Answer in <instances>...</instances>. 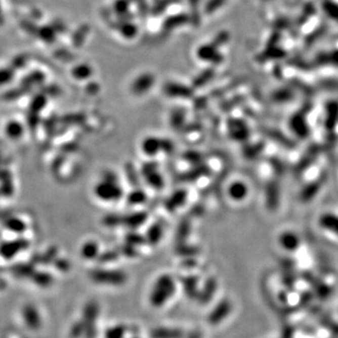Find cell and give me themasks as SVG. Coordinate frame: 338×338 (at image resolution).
Listing matches in <instances>:
<instances>
[{"mask_svg":"<svg viewBox=\"0 0 338 338\" xmlns=\"http://www.w3.org/2000/svg\"><path fill=\"white\" fill-rule=\"evenodd\" d=\"M22 317H23L25 324L28 329L36 331L40 328L41 319H40L39 311L32 305H28L24 307L23 312H22Z\"/></svg>","mask_w":338,"mask_h":338,"instance_id":"3","label":"cell"},{"mask_svg":"<svg viewBox=\"0 0 338 338\" xmlns=\"http://www.w3.org/2000/svg\"><path fill=\"white\" fill-rule=\"evenodd\" d=\"M174 281L169 275H162L157 279L151 291L150 300L155 306H161L172 295L174 291Z\"/></svg>","mask_w":338,"mask_h":338,"instance_id":"2","label":"cell"},{"mask_svg":"<svg viewBox=\"0 0 338 338\" xmlns=\"http://www.w3.org/2000/svg\"><path fill=\"white\" fill-rule=\"evenodd\" d=\"M93 277L97 282L107 284H119L125 279L123 273L120 272H110L104 270H98L97 272L93 273Z\"/></svg>","mask_w":338,"mask_h":338,"instance_id":"4","label":"cell"},{"mask_svg":"<svg viewBox=\"0 0 338 338\" xmlns=\"http://www.w3.org/2000/svg\"><path fill=\"white\" fill-rule=\"evenodd\" d=\"M280 243L286 250L293 251L298 246L299 240L296 235L291 232H286L280 236Z\"/></svg>","mask_w":338,"mask_h":338,"instance_id":"7","label":"cell"},{"mask_svg":"<svg viewBox=\"0 0 338 338\" xmlns=\"http://www.w3.org/2000/svg\"><path fill=\"white\" fill-rule=\"evenodd\" d=\"M247 186L243 182H234L229 186V189H228L229 196L236 201H240V200L244 199L247 195Z\"/></svg>","mask_w":338,"mask_h":338,"instance_id":"6","label":"cell"},{"mask_svg":"<svg viewBox=\"0 0 338 338\" xmlns=\"http://www.w3.org/2000/svg\"><path fill=\"white\" fill-rule=\"evenodd\" d=\"M95 195L104 201H115L122 195V189L118 184L117 176L112 172L104 174L95 186Z\"/></svg>","mask_w":338,"mask_h":338,"instance_id":"1","label":"cell"},{"mask_svg":"<svg viewBox=\"0 0 338 338\" xmlns=\"http://www.w3.org/2000/svg\"><path fill=\"white\" fill-rule=\"evenodd\" d=\"M163 143L157 138H149L144 141L142 149L149 155H155L162 149Z\"/></svg>","mask_w":338,"mask_h":338,"instance_id":"8","label":"cell"},{"mask_svg":"<svg viewBox=\"0 0 338 338\" xmlns=\"http://www.w3.org/2000/svg\"><path fill=\"white\" fill-rule=\"evenodd\" d=\"M98 245L95 242H89L83 248V254L88 259H93L98 254Z\"/></svg>","mask_w":338,"mask_h":338,"instance_id":"9","label":"cell"},{"mask_svg":"<svg viewBox=\"0 0 338 338\" xmlns=\"http://www.w3.org/2000/svg\"><path fill=\"white\" fill-rule=\"evenodd\" d=\"M319 225L327 231L338 236V216L333 214H324L319 217Z\"/></svg>","mask_w":338,"mask_h":338,"instance_id":"5","label":"cell"}]
</instances>
